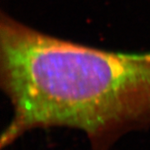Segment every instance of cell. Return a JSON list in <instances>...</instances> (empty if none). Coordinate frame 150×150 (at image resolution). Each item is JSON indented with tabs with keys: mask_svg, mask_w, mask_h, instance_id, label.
<instances>
[{
	"mask_svg": "<svg viewBox=\"0 0 150 150\" xmlns=\"http://www.w3.org/2000/svg\"><path fill=\"white\" fill-rule=\"evenodd\" d=\"M0 85L13 116L8 147L26 132L68 127L93 150L150 125V52L106 51L49 35L2 13Z\"/></svg>",
	"mask_w": 150,
	"mask_h": 150,
	"instance_id": "6da1fadb",
	"label": "cell"
}]
</instances>
